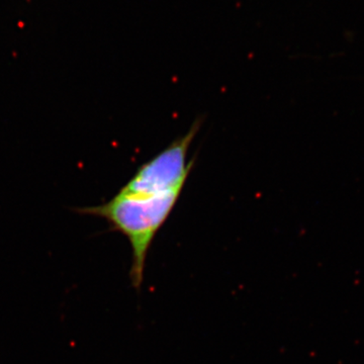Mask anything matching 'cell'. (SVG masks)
I'll return each mask as SVG.
<instances>
[{
    "instance_id": "cell-1",
    "label": "cell",
    "mask_w": 364,
    "mask_h": 364,
    "mask_svg": "<svg viewBox=\"0 0 364 364\" xmlns=\"http://www.w3.org/2000/svg\"><path fill=\"white\" fill-rule=\"evenodd\" d=\"M198 119L149 161L144 163L116 196L102 205L74 208L80 215L102 218L128 239L132 248V286L140 289L151 245L173 212L193 168L188 151L200 131Z\"/></svg>"
}]
</instances>
